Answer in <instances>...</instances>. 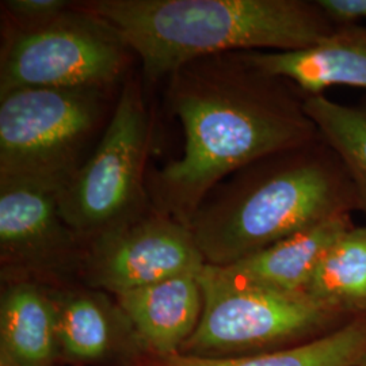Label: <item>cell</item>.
<instances>
[{
  "label": "cell",
  "instance_id": "5b68a950",
  "mask_svg": "<svg viewBox=\"0 0 366 366\" xmlns=\"http://www.w3.org/2000/svg\"><path fill=\"white\" fill-rule=\"evenodd\" d=\"M149 139L142 86L129 80L92 155L57 193L60 213L80 239L92 242L143 216Z\"/></svg>",
  "mask_w": 366,
  "mask_h": 366
},
{
  "label": "cell",
  "instance_id": "277c9868",
  "mask_svg": "<svg viewBox=\"0 0 366 366\" xmlns=\"http://www.w3.org/2000/svg\"><path fill=\"white\" fill-rule=\"evenodd\" d=\"M105 89H24L0 97V181L60 192L81 167Z\"/></svg>",
  "mask_w": 366,
  "mask_h": 366
},
{
  "label": "cell",
  "instance_id": "9c48e42d",
  "mask_svg": "<svg viewBox=\"0 0 366 366\" xmlns=\"http://www.w3.org/2000/svg\"><path fill=\"white\" fill-rule=\"evenodd\" d=\"M78 234L64 222L57 192L26 181H0L3 269H54L72 258Z\"/></svg>",
  "mask_w": 366,
  "mask_h": 366
},
{
  "label": "cell",
  "instance_id": "3957f363",
  "mask_svg": "<svg viewBox=\"0 0 366 366\" xmlns=\"http://www.w3.org/2000/svg\"><path fill=\"white\" fill-rule=\"evenodd\" d=\"M311 147L262 159L202 202L187 228L208 264L229 266L358 204L340 157Z\"/></svg>",
  "mask_w": 366,
  "mask_h": 366
},
{
  "label": "cell",
  "instance_id": "ffe728a7",
  "mask_svg": "<svg viewBox=\"0 0 366 366\" xmlns=\"http://www.w3.org/2000/svg\"><path fill=\"white\" fill-rule=\"evenodd\" d=\"M355 366H366V354L361 358V361L357 364Z\"/></svg>",
  "mask_w": 366,
  "mask_h": 366
},
{
  "label": "cell",
  "instance_id": "4fadbf2b",
  "mask_svg": "<svg viewBox=\"0 0 366 366\" xmlns=\"http://www.w3.org/2000/svg\"><path fill=\"white\" fill-rule=\"evenodd\" d=\"M350 228L349 213L337 214L242 261L222 267L237 281L251 287L284 293H304L323 254Z\"/></svg>",
  "mask_w": 366,
  "mask_h": 366
},
{
  "label": "cell",
  "instance_id": "8fae6325",
  "mask_svg": "<svg viewBox=\"0 0 366 366\" xmlns=\"http://www.w3.org/2000/svg\"><path fill=\"white\" fill-rule=\"evenodd\" d=\"M249 66L269 78L296 83L308 95L332 86L366 89V27L335 29L312 46L287 52H244Z\"/></svg>",
  "mask_w": 366,
  "mask_h": 366
},
{
  "label": "cell",
  "instance_id": "ba28073f",
  "mask_svg": "<svg viewBox=\"0 0 366 366\" xmlns=\"http://www.w3.org/2000/svg\"><path fill=\"white\" fill-rule=\"evenodd\" d=\"M207 264L194 236L164 213L140 216L90 242L83 259L89 287L114 296Z\"/></svg>",
  "mask_w": 366,
  "mask_h": 366
},
{
  "label": "cell",
  "instance_id": "d6986e66",
  "mask_svg": "<svg viewBox=\"0 0 366 366\" xmlns=\"http://www.w3.org/2000/svg\"><path fill=\"white\" fill-rule=\"evenodd\" d=\"M331 22L352 25L366 19V0H317L315 1Z\"/></svg>",
  "mask_w": 366,
  "mask_h": 366
},
{
  "label": "cell",
  "instance_id": "8992f818",
  "mask_svg": "<svg viewBox=\"0 0 366 366\" xmlns=\"http://www.w3.org/2000/svg\"><path fill=\"white\" fill-rule=\"evenodd\" d=\"M198 281L202 314L179 354L201 358L239 357L323 328L338 314L305 293L251 287L222 266L205 264Z\"/></svg>",
  "mask_w": 366,
  "mask_h": 366
},
{
  "label": "cell",
  "instance_id": "30bf717a",
  "mask_svg": "<svg viewBox=\"0 0 366 366\" xmlns=\"http://www.w3.org/2000/svg\"><path fill=\"white\" fill-rule=\"evenodd\" d=\"M198 274L177 275L116 296L144 353H179L194 334L202 314Z\"/></svg>",
  "mask_w": 366,
  "mask_h": 366
},
{
  "label": "cell",
  "instance_id": "9a60e30c",
  "mask_svg": "<svg viewBox=\"0 0 366 366\" xmlns=\"http://www.w3.org/2000/svg\"><path fill=\"white\" fill-rule=\"evenodd\" d=\"M366 354V319L325 337L269 353L225 358H201L184 354L154 357V366H355Z\"/></svg>",
  "mask_w": 366,
  "mask_h": 366
},
{
  "label": "cell",
  "instance_id": "2e32d148",
  "mask_svg": "<svg viewBox=\"0 0 366 366\" xmlns=\"http://www.w3.org/2000/svg\"><path fill=\"white\" fill-rule=\"evenodd\" d=\"M304 293L335 314L365 311L366 227H352L330 246Z\"/></svg>",
  "mask_w": 366,
  "mask_h": 366
},
{
  "label": "cell",
  "instance_id": "7c38bea8",
  "mask_svg": "<svg viewBox=\"0 0 366 366\" xmlns=\"http://www.w3.org/2000/svg\"><path fill=\"white\" fill-rule=\"evenodd\" d=\"M60 358L95 364L118 354L142 353L131 323L105 292L98 289L56 293Z\"/></svg>",
  "mask_w": 366,
  "mask_h": 366
},
{
  "label": "cell",
  "instance_id": "7a4b0ae2",
  "mask_svg": "<svg viewBox=\"0 0 366 366\" xmlns=\"http://www.w3.org/2000/svg\"><path fill=\"white\" fill-rule=\"evenodd\" d=\"M76 7L112 27L151 81L216 54L308 48L335 30L316 3L300 0H92Z\"/></svg>",
  "mask_w": 366,
  "mask_h": 366
},
{
  "label": "cell",
  "instance_id": "ac0fdd59",
  "mask_svg": "<svg viewBox=\"0 0 366 366\" xmlns=\"http://www.w3.org/2000/svg\"><path fill=\"white\" fill-rule=\"evenodd\" d=\"M3 7L18 22V27H31L52 21L72 6L64 0H7Z\"/></svg>",
  "mask_w": 366,
  "mask_h": 366
},
{
  "label": "cell",
  "instance_id": "52a82bcc",
  "mask_svg": "<svg viewBox=\"0 0 366 366\" xmlns=\"http://www.w3.org/2000/svg\"><path fill=\"white\" fill-rule=\"evenodd\" d=\"M128 46L102 19L72 6L39 26L18 27L1 52L0 97L24 89H106Z\"/></svg>",
  "mask_w": 366,
  "mask_h": 366
},
{
  "label": "cell",
  "instance_id": "e0dca14e",
  "mask_svg": "<svg viewBox=\"0 0 366 366\" xmlns=\"http://www.w3.org/2000/svg\"><path fill=\"white\" fill-rule=\"evenodd\" d=\"M302 106L317 133L340 157L366 213V109L340 105L323 94L307 95Z\"/></svg>",
  "mask_w": 366,
  "mask_h": 366
},
{
  "label": "cell",
  "instance_id": "6da1fadb",
  "mask_svg": "<svg viewBox=\"0 0 366 366\" xmlns=\"http://www.w3.org/2000/svg\"><path fill=\"white\" fill-rule=\"evenodd\" d=\"M278 81L243 53L198 59L171 75L167 98L182 124L184 151L154 178L160 213L187 227L227 175L314 143L317 129L302 102Z\"/></svg>",
  "mask_w": 366,
  "mask_h": 366
},
{
  "label": "cell",
  "instance_id": "5bb4252c",
  "mask_svg": "<svg viewBox=\"0 0 366 366\" xmlns=\"http://www.w3.org/2000/svg\"><path fill=\"white\" fill-rule=\"evenodd\" d=\"M57 360L56 293L31 281H14L0 300V364L53 366Z\"/></svg>",
  "mask_w": 366,
  "mask_h": 366
}]
</instances>
